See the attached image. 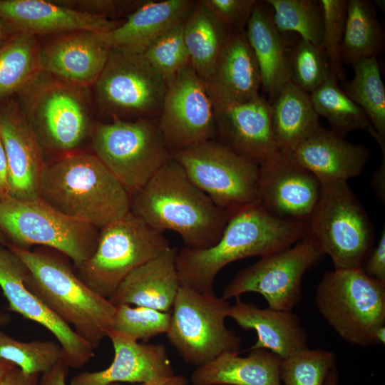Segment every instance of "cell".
Masks as SVG:
<instances>
[{
	"label": "cell",
	"mask_w": 385,
	"mask_h": 385,
	"mask_svg": "<svg viewBox=\"0 0 385 385\" xmlns=\"http://www.w3.org/2000/svg\"><path fill=\"white\" fill-rule=\"evenodd\" d=\"M41 71L35 36L14 34L0 45V103L21 93Z\"/></svg>",
	"instance_id": "d6a6232c"
},
{
	"label": "cell",
	"mask_w": 385,
	"mask_h": 385,
	"mask_svg": "<svg viewBox=\"0 0 385 385\" xmlns=\"http://www.w3.org/2000/svg\"><path fill=\"white\" fill-rule=\"evenodd\" d=\"M188 380L182 375L173 374L169 376L161 377L142 384H135L133 385H187ZM111 385H124L122 384H113Z\"/></svg>",
	"instance_id": "681fc988"
},
{
	"label": "cell",
	"mask_w": 385,
	"mask_h": 385,
	"mask_svg": "<svg viewBox=\"0 0 385 385\" xmlns=\"http://www.w3.org/2000/svg\"><path fill=\"white\" fill-rule=\"evenodd\" d=\"M321 185L307 237L330 257L335 269L361 267L374 242L371 222L346 181Z\"/></svg>",
	"instance_id": "9c48e42d"
},
{
	"label": "cell",
	"mask_w": 385,
	"mask_h": 385,
	"mask_svg": "<svg viewBox=\"0 0 385 385\" xmlns=\"http://www.w3.org/2000/svg\"><path fill=\"white\" fill-rule=\"evenodd\" d=\"M83 89L41 71L17 95L43 152L57 156L79 150L92 133Z\"/></svg>",
	"instance_id": "8992f818"
},
{
	"label": "cell",
	"mask_w": 385,
	"mask_h": 385,
	"mask_svg": "<svg viewBox=\"0 0 385 385\" xmlns=\"http://www.w3.org/2000/svg\"><path fill=\"white\" fill-rule=\"evenodd\" d=\"M11 321L10 314L0 312V328L9 324Z\"/></svg>",
	"instance_id": "db71d44e"
},
{
	"label": "cell",
	"mask_w": 385,
	"mask_h": 385,
	"mask_svg": "<svg viewBox=\"0 0 385 385\" xmlns=\"http://www.w3.org/2000/svg\"><path fill=\"white\" fill-rule=\"evenodd\" d=\"M309 97L318 116L326 118L331 130L341 136L367 129L371 125L366 113L344 93L331 73Z\"/></svg>",
	"instance_id": "836d02e7"
},
{
	"label": "cell",
	"mask_w": 385,
	"mask_h": 385,
	"mask_svg": "<svg viewBox=\"0 0 385 385\" xmlns=\"http://www.w3.org/2000/svg\"><path fill=\"white\" fill-rule=\"evenodd\" d=\"M212 16L230 34L245 31L256 0H202Z\"/></svg>",
	"instance_id": "7bdbcfd3"
},
{
	"label": "cell",
	"mask_w": 385,
	"mask_h": 385,
	"mask_svg": "<svg viewBox=\"0 0 385 385\" xmlns=\"http://www.w3.org/2000/svg\"><path fill=\"white\" fill-rule=\"evenodd\" d=\"M375 2H376V4H379V7L381 9H384V0L383 1L382 0H380V1L376 0V1H375Z\"/></svg>",
	"instance_id": "11a10c76"
},
{
	"label": "cell",
	"mask_w": 385,
	"mask_h": 385,
	"mask_svg": "<svg viewBox=\"0 0 385 385\" xmlns=\"http://www.w3.org/2000/svg\"><path fill=\"white\" fill-rule=\"evenodd\" d=\"M184 21L159 37L143 53L167 84L190 65L183 36Z\"/></svg>",
	"instance_id": "60d3db41"
},
{
	"label": "cell",
	"mask_w": 385,
	"mask_h": 385,
	"mask_svg": "<svg viewBox=\"0 0 385 385\" xmlns=\"http://www.w3.org/2000/svg\"><path fill=\"white\" fill-rule=\"evenodd\" d=\"M68 370V366L61 359L52 369L40 376L39 385H67Z\"/></svg>",
	"instance_id": "bcb514c9"
},
{
	"label": "cell",
	"mask_w": 385,
	"mask_h": 385,
	"mask_svg": "<svg viewBox=\"0 0 385 385\" xmlns=\"http://www.w3.org/2000/svg\"><path fill=\"white\" fill-rule=\"evenodd\" d=\"M384 43V33L374 8L366 0H349L342 44L343 64L376 57Z\"/></svg>",
	"instance_id": "1f68e13d"
},
{
	"label": "cell",
	"mask_w": 385,
	"mask_h": 385,
	"mask_svg": "<svg viewBox=\"0 0 385 385\" xmlns=\"http://www.w3.org/2000/svg\"><path fill=\"white\" fill-rule=\"evenodd\" d=\"M98 101L113 119H153L160 114L168 84L143 54L110 49L95 83Z\"/></svg>",
	"instance_id": "4fadbf2b"
},
{
	"label": "cell",
	"mask_w": 385,
	"mask_h": 385,
	"mask_svg": "<svg viewBox=\"0 0 385 385\" xmlns=\"http://www.w3.org/2000/svg\"><path fill=\"white\" fill-rule=\"evenodd\" d=\"M222 143L259 165L279 152L271 124V103L262 96L215 112Z\"/></svg>",
	"instance_id": "7402d4cb"
},
{
	"label": "cell",
	"mask_w": 385,
	"mask_h": 385,
	"mask_svg": "<svg viewBox=\"0 0 385 385\" xmlns=\"http://www.w3.org/2000/svg\"><path fill=\"white\" fill-rule=\"evenodd\" d=\"M229 302L180 286L166 333L169 343L183 361L196 367L224 353H240L242 340L227 327Z\"/></svg>",
	"instance_id": "8fae6325"
},
{
	"label": "cell",
	"mask_w": 385,
	"mask_h": 385,
	"mask_svg": "<svg viewBox=\"0 0 385 385\" xmlns=\"http://www.w3.org/2000/svg\"><path fill=\"white\" fill-rule=\"evenodd\" d=\"M353 78L342 90L368 115L371 125L385 138V87L376 57L363 58L354 65Z\"/></svg>",
	"instance_id": "e575fe53"
},
{
	"label": "cell",
	"mask_w": 385,
	"mask_h": 385,
	"mask_svg": "<svg viewBox=\"0 0 385 385\" xmlns=\"http://www.w3.org/2000/svg\"><path fill=\"white\" fill-rule=\"evenodd\" d=\"M93 153L131 196L172 158L153 119H113L95 126Z\"/></svg>",
	"instance_id": "30bf717a"
},
{
	"label": "cell",
	"mask_w": 385,
	"mask_h": 385,
	"mask_svg": "<svg viewBox=\"0 0 385 385\" xmlns=\"http://www.w3.org/2000/svg\"><path fill=\"white\" fill-rule=\"evenodd\" d=\"M130 211L158 231L177 232L192 249L217 243L230 215L189 179L173 157L130 196Z\"/></svg>",
	"instance_id": "7a4b0ae2"
},
{
	"label": "cell",
	"mask_w": 385,
	"mask_h": 385,
	"mask_svg": "<svg viewBox=\"0 0 385 385\" xmlns=\"http://www.w3.org/2000/svg\"><path fill=\"white\" fill-rule=\"evenodd\" d=\"M230 35L202 1L195 3L184 21L183 36L190 65L204 81L212 73Z\"/></svg>",
	"instance_id": "4dcf8cb0"
},
{
	"label": "cell",
	"mask_w": 385,
	"mask_h": 385,
	"mask_svg": "<svg viewBox=\"0 0 385 385\" xmlns=\"http://www.w3.org/2000/svg\"><path fill=\"white\" fill-rule=\"evenodd\" d=\"M205 82L215 112L260 96V72L245 31L229 36Z\"/></svg>",
	"instance_id": "603a6c76"
},
{
	"label": "cell",
	"mask_w": 385,
	"mask_h": 385,
	"mask_svg": "<svg viewBox=\"0 0 385 385\" xmlns=\"http://www.w3.org/2000/svg\"><path fill=\"white\" fill-rule=\"evenodd\" d=\"M189 179L230 214L257 201L260 165L213 139L173 151Z\"/></svg>",
	"instance_id": "7c38bea8"
},
{
	"label": "cell",
	"mask_w": 385,
	"mask_h": 385,
	"mask_svg": "<svg viewBox=\"0 0 385 385\" xmlns=\"http://www.w3.org/2000/svg\"><path fill=\"white\" fill-rule=\"evenodd\" d=\"M170 247L163 232L130 211L99 229L94 253L74 268L88 287L108 299L130 272Z\"/></svg>",
	"instance_id": "52a82bcc"
},
{
	"label": "cell",
	"mask_w": 385,
	"mask_h": 385,
	"mask_svg": "<svg viewBox=\"0 0 385 385\" xmlns=\"http://www.w3.org/2000/svg\"><path fill=\"white\" fill-rule=\"evenodd\" d=\"M159 115L158 128L171 153L213 138V105L191 65L168 84Z\"/></svg>",
	"instance_id": "9a60e30c"
},
{
	"label": "cell",
	"mask_w": 385,
	"mask_h": 385,
	"mask_svg": "<svg viewBox=\"0 0 385 385\" xmlns=\"http://www.w3.org/2000/svg\"><path fill=\"white\" fill-rule=\"evenodd\" d=\"M0 20L14 34L33 36L80 31L102 34L123 23L46 0H0Z\"/></svg>",
	"instance_id": "d6986e66"
},
{
	"label": "cell",
	"mask_w": 385,
	"mask_h": 385,
	"mask_svg": "<svg viewBox=\"0 0 385 385\" xmlns=\"http://www.w3.org/2000/svg\"><path fill=\"white\" fill-rule=\"evenodd\" d=\"M306 223L288 222L272 215L256 201L230 213L221 237L206 249L183 247L176 266L182 286L212 294L219 272L244 258L263 257L292 246L307 236Z\"/></svg>",
	"instance_id": "6da1fadb"
},
{
	"label": "cell",
	"mask_w": 385,
	"mask_h": 385,
	"mask_svg": "<svg viewBox=\"0 0 385 385\" xmlns=\"http://www.w3.org/2000/svg\"><path fill=\"white\" fill-rule=\"evenodd\" d=\"M171 312H164L144 307L129 304L115 305L112 330L129 339L148 342L151 339L167 333Z\"/></svg>",
	"instance_id": "ab89813d"
},
{
	"label": "cell",
	"mask_w": 385,
	"mask_h": 385,
	"mask_svg": "<svg viewBox=\"0 0 385 385\" xmlns=\"http://www.w3.org/2000/svg\"><path fill=\"white\" fill-rule=\"evenodd\" d=\"M14 366H15L10 362L0 359V383L6 374Z\"/></svg>",
	"instance_id": "f5cc1de1"
},
{
	"label": "cell",
	"mask_w": 385,
	"mask_h": 385,
	"mask_svg": "<svg viewBox=\"0 0 385 385\" xmlns=\"http://www.w3.org/2000/svg\"><path fill=\"white\" fill-rule=\"evenodd\" d=\"M369 150L353 144L321 125L292 154L295 161L314 174L320 183L346 181L359 175Z\"/></svg>",
	"instance_id": "484cf974"
},
{
	"label": "cell",
	"mask_w": 385,
	"mask_h": 385,
	"mask_svg": "<svg viewBox=\"0 0 385 385\" xmlns=\"http://www.w3.org/2000/svg\"><path fill=\"white\" fill-rule=\"evenodd\" d=\"M322 255L306 236L294 245L261 257L239 271L225 287L222 297L228 300L247 292H256L265 298L268 307L292 311L302 299L304 273Z\"/></svg>",
	"instance_id": "5bb4252c"
},
{
	"label": "cell",
	"mask_w": 385,
	"mask_h": 385,
	"mask_svg": "<svg viewBox=\"0 0 385 385\" xmlns=\"http://www.w3.org/2000/svg\"><path fill=\"white\" fill-rule=\"evenodd\" d=\"M374 344H384L385 343V325L379 327L374 334Z\"/></svg>",
	"instance_id": "816d5d0a"
},
{
	"label": "cell",
	"mask_w": 385,
	"mask_h": 385,
	"mask_svg": "<svg viewBox=\"0 0 385 385\" xmlns=\"http://www.w3.org/2000/svg\"><path fill=\"white\" fill-rule=\"evenodd\" d=\"M59 4L87 14L108 17L127 9L135 10L145 1L58 0Z\"/></svg>",
	"instance_id": "ee69618b"
},
{
	"label": "cell",
	"mask_w": 385,
	"mask_h": 385,
	"mask_svg": "<svg viewBox=\"0 0 385 385\" xmlns=\"http://www.w3.org/2000/svg\"><path fill=\"white\" fill-rule=\"evenodd\" d=\"M228 317L244 330H253L257 339L249 349H265L282 359L308 348V335L300 318L292 311L261 309L236 298Z\"/></svg>",
	"instance_id": "4316f807"
},
{
	"label": "cell",
	"mask_w": 385,
	"mask_h": 385,
	"mask_svg": "<svg viewBox=\"0 0 385 385\" xmlns=\"http://www.w3.org/2000/svg\"><path fill=\"white\" fill-rule=\"evenodd\" d=\"M178 249L170 247L130 272L108 298L113 305L129 304L170 312L181 286Z\"/></svg>",
	"instance_id": "d4e9b609"
},
{
	"label": "cell",
	"mask_w": 385,
	"mask_h": 385,
	"mask_svg": "<svg viewBox=\"0 0 385 385\" xmlns=\"http://www.w3.org/2000/svg\"><path fill=\"white\" fill-rule=\"evenodd\" d=\"M323 11L324 29L322 48L328 58L330 73L337 81H344L342 44L346 19L345 0H319Z\"/></svg>",
	"instance_id": "b9f144b4"
},
{
	"label": "cell",
	"mask_w": 385,
	"mask_h": 385,
	"mask_svg": "<svg viewBox=\"0 0 385 385\" xmlns=\"http://www.w3.org/2000/svg\"><path fill=\"white\" fill-rule=\"evenodd\" d=\"M14 34L0 20V45L9 40Z\"/></svg>",
	"instance_id": "f907efd6"
},
{
	"label": "cell",
	"mask_w": 385,
	"mask_h": 385,
	"mask_svg": "<svg viewBox=\"0 0 385 385\" xmlns=\"http://www.w3.org/2000/svg\"><path fill=\"white\" fill-rule=\"evenodd\" d=\"M271 124L279 151L289 155L320 126L309 94L291 81L271 103Z\"/></svg>",
	"instance_id": "f546056e"
},
{
	"label": "cell",
	"mask_w": 385,
	"mask_h": 385,
	"mask_svg": "<svg viewBox=\"0 0 385 385\" xmlns=\"http://www.w3.org/2000/svg\"><path fill=\"white\" fill-rule=\"evenodd\" d=\"M245 35L257 60L261 86L272 103L291 81L287 41L277 29L271 7L257 2L247 24Z\"/></svg>",
	"instance_id": "83f0119b"
},
{
	"label": "cell",
	"mask_w": 385,
	"mask_h": 385,
	"mask_svg": "<svg viewBox=\"0 0 385 385\" xmlns=\"http://www.w3.org/2000/svg\"><path fill=\"white\" fill-rule=\"evenodd\" d=\"M108 338L114 350L110 366L98 371H82L69 385L142 384L175 374L165 346L140 343L112 329Z\"/></svg>",
	"instance_id": "ffe728a7"
},
{
	"label": "cell",
	"mask_w": 385,
	"mask_h": 385,
	"mask_svg": "<svg viewBox=\"0 0 385 385\" xmlns=\"http://www.w3.org/2000/svg\"><path fill=\"white\" fill-rule=\"evenodd\" d=\"M0 230L8 244L25 250L33 245L56 250L74 267L93 255L99 235L98 227L63 215L41 199L11 196L0 201Z\"/></svg>",
	"instance_id": "ba28073f"
},
{
	"label": "cell",
	"mask_w": 385,
	"mask_h": 385,
	"mask_svg": "<svg viewBox=\"0 0 385 385\" xmlns=\"http://www.w3.org/2000/svg\"><path fill=\"white\" fill-rule=\"evenodd\" d=\"M315 304L333 330L351 344L374 345L376 330L385 325V283L361 267L325 272L316 289Z\"/></svg>",
	"instance_id": "5b68a950"
},
{
	"label": "cell",
	"mask_w": 385,
	"mask_h": 385,
	"mask_svg": "<svg viewBox=\"0 0 385 385\" xmlns=\"http://www.w3.org/2000/svg\"><path fill=\"white\" fill-rule=\"evenodd\" d=\"M27 273L23 261L0 245V288L8 309L46 328L61 346L68 368H82L94 356V349L26 287Z\"/></svg>",
	"instance_id": "2e32d148"
},
{
	"label": "cell",
	"mask_w": 385,
	"mask_h": 385,
	"mask_svg": "<svg viewBox=\"0 0 385 385\" xmlns=\"http://www.w3.org/2000/svg\"><path fill=\"white\" fill-rule=\"evenodd\" d=\"M0 359L25 373L41 376L63 359V353L58 342H22L0 331Z\"/></svg>",
	"instance_id": "8d00e7d4"
},
{
	"label": "cell",
	"mask_w": 385,
	"mask_h": 385,
	"mask_svg": "<svg viewBox=\"0 0 385 385\" xmlns=\"http://www.w3.org/2000/svg\"><path fill=\"white\" fill-rule=\"evenodd\" d=\"M272 9L274 24L280 33L295 32L321 46L324 20L322 6L313 0H266Z\"/></svg>",
	"instance_id": "d590c367"
},
{
	"label": "cell",
	"mask_w": 385,
	"mask_h": 385,
	"mask_svg": "<svg viewBox=\"0 0 385 385\" xmlns=\"http://www.w3.org/2000/svg\"><path fill=\"white\" fill-rule=\"evenodd\" d=\"M108 55L98 33L73 31L61 34L40 48V63L43 72L86 88L96 83Z\"/></svg>",
	"instance_id": "44dd1931"
},
{
	"label": "cell",
	"mask_w": 385,
	"mask_h": 385,
	"mask_svg": "<svg viewBox=\"0 0 385 385\" xmlns=\"http://www.w3.org/2000/svg\"><path fill=\"white\" fill-rule=\"evenodd\" d=\"M9 173L8 161L0 137V201L9 196Z\"/></svg>",
	"instance_id": "c3c4849f"
},
{
	"label": "cell",
	"mask_w": 385,
	"mask_h": 385,
	"mask_svg": "<svg viewBox=\"0 0 385 385\" xmlns=\"http://www.w3.org/2000/svg\"><path fill=\"white\" fill-rule=\"evenodd\" d=\"M318 178L279 151L260 165L257 201L274 217L307 224L321 191Z\"/></svg>",
	"instance_id": "e0dca14e"
},
{
	"label": "cell",
	"mask_w": 385,
	"mask_h": 385,
	"mask_svg": "<svg viewBox=\"0 0 385 385\" xmlns=\"http://www.w3.org/2000/svg\"><path fill=\"white\" fill-rule=\"evenodd\" d=\"M40 197L98 229L130 212V195L122 184L93 153L80 150L46 161Z\"/></svg>",
	"instance_id": "277c9868"
},
{
	"label": "cell",
	"mask_w": 385,
	"mask_h": 385,
	"mask_svg": "<svg viewBox=\"0 0 385 385\" xmlns=\"http://www.w3.org/2000/svg\"><path fill=\"white\" fill-rule=\"evenodd\" d=\"M291 82L310 94L330 75L327 55L322 46L299 36L289 50Z\"/></svg>",
	"instance_id": "74e56055"
},
{
	"label": "cell",
	"mask_w": 385,
	"mask_h": 385,
	"mask_svg": "<svg viewBox=\"0 0 385 385\" xmlns=\"http://www.w3.org/2000/svg\"><path fill=\"white\" fill-rule=\"evenodd\" d=\"M247 356L224 353L197 366L190 376L192 385H282V359L265 349L249 350Z\"/></svg>",
	"instance_id": "f1b7e54d"
},
{
	"label": "cell",
	"mask_w": 385,
	"mask_h": 385,
	"mask_svg": "<svg viewBox=\"0 0 385 385\" xmlns=\"http://www.w3.org/2000/svg\"><path fill=\"white\" fill-rule=\"evenodd\" d=\"M369 276L385 283V230L381 232L376 247L372 251L365 267H361Z\"/></svg>",
	"instance_id": "f6af8a7d"
},
{
	"label": "cell",
	"mask_w": 385,
	"mask_h": 385,
	"mask_svg": "<svg viewBox=\"0 0 385 385\" xmlns=\"http://www.w3.org/2000/svg\"><path fill=\"white\" fill-rule=\"evenodd\" d=\"M39 379L40 375L29 374L14 366L6 374L0 385H39Z\"/></svg>",
	"instance_id": "7dc6e473"
},
{
	"label": "cell",
	"mask_w": 385,
	"mask_h": 385,
	"mask_svg": "<svg viewBox=\"0 0 385 385\" xmlns=\"http://www.w3.org/2000/svg\"><path fill=\"white\" fill-rule=\"evenodd\" d=\"M194 4L190 0H147L119 26L98 36L109 50L143 54L159 37L183 22Z\"/></svg>",
	"instance_id": "cb8c5ba5"
},
{
	"label": "cell",
	"mask_w": 385,
	"mask_h": 385,
	"mask_svg": "<svg viewBox=\"0 0 385 385\" xmlns=\"http://www.w3.org/2000/svg\"><path fill=\"white\" fill-rule=\"evenodd\" d=\"M336 360L335 354L328 350L309 347L302 350L282 359V385H324Z\"/></svg>",
	"instance_id": "f35d334b"
},
{
	"label": "cell",
	"mask_w": 385,
	"mask_h": 385,
	"mask_svg": "<svg viewBox=\"0 0 385 385\" xmlns=\"http://www.w3.org/2000/svg\"><path fill=\"white\" fill-rule=\"evenodd\" d=\"M25 264L26 287L93 349L108 337L115 309L78 276L70 258L46 247L25 250L7 244Z\"/></svg>",
	"instance_id": "3957f363"
},
{
	"label": "cell",
	"mask_w": 385,
	"mask_h": 385,
	"mask_svg": "<svg viewBox=\"0 0 385 385\" xmlns=\"http://www.w3.org/2000/svg\"><path fill=\"white\" fill-rule=\"evenodd\" d=\"M0 137L9 173V196L21 200L41 199L44 152L17 101L0 103Z\"/></svg>",
	"instance_id": "ac0fdd59"
}]
</instances>
